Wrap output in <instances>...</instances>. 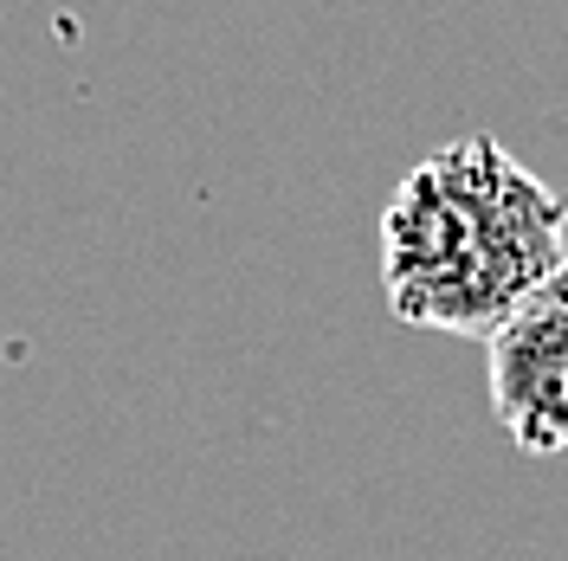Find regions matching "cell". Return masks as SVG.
Wrapping results in <instances>:
<instances>
[{"instance_id": "6da1fadb", "label": "cell", "mask_w": 568, "mask_h": 561, "mask_svg": "<svg viewBox=\"0 0 568 561\" xmlns=\"http://www.w3.org/2000/svg\"><path fill=\"white\" fill-rule=\"evenodd\" d=\"M568 201L497 136H459L414 162L382 207V290L414 329L485 343L568 265Z\"/></svg>"}, {"instance_id": "7a4b0ae2", "label": "cell", "mask_w": 568, "mask_h": 561, "mask_svg": "<svg viewBox=\"0 0 568 561\" xmlns=\"http://www.w3.org/2000/svg\"><path fill=\"white\" fill-rule=\"evenodd\" d=\"M491 414L530 458L568 452V265L485 336Z\"/></svg>"}]
</instances>
